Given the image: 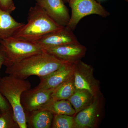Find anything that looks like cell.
Segmentation results:
<instances>
[{
	"label": "cell",
	"instance_id": "7",
	"mask_svg": "<svg viewBox=\"0 0 128 128\" xmlns=\"http://www.w3.org/2000/svg\"><path fill=\"white\" fill-rule=\"evenodd\" d=\"M54 90L34 88L23 92L21 102L25 113L41 109L52 99Z\"/></svg>",
	"mask_w": 128,
	"mask_h": 128
},
{
	"label": "cell",
	"instance_id": "13",
	"mask_svg": "<svg viewBox=\"0 0 128 128\" xmlns=\"http://www.w3.org/2000/svg\"><path fill=\"white\" fill-rule=\"evenodd\" d=\"M25 114L28 128H51L54 115L49 111L39 109L25 112Z\"/></svg>",
	"mask_w": 128,
	"mask_h": 128
},
{
	"label": "cell",
	"instance_id": "8",
	"mask_svg": "<svg viewBox=\"0 0 128 128\" xmlns=\"http://www.w3.org/2000/svg\"><path fill=\"white\" fill-rule=\"evenodd\" d=\"M78 42L73 31L66 27L44 35L34 43L43 50Z\"/></svg>",
	"mask_w": 128,
	"mask_h": 128
},
{
	"label": "cell",
	"instance_id": "16",
	"mask_svg": "<svg viewBox=\"0 0 128 128\" xmlns=\"http://www.w3.org/2000/svg\"><path fill=\"white\" fill-rule=\"evenodd\" d=\"M95 98L86 90H76L68 99L76 111V114L91 104Z\"/></svg>",
	"mask_w": 128,
	"mask_h": 128
},
{
	"label": "cell",
	"instance_id": "26",
	"mask_svg": "<svg viewBox=\"0 0 128 128\" xmlns=\"http://www.w3.org/2000/svg\"><path fill=\"white\" fill-rule=\"evenodd\" d=\"M0 113H1V112H0Z\"/></svg>",
	"mask_w": 128,
	"mask_h": 128
},
{
	"label": "cell",
	"instance_id": "11",
	"mask_svg": "<svg viewBox=\"0 0 128 128\" xmlns=\"http://www.w3.org/2000/svg\"><path fill=\"white\" fill-rule=\"evenodd\" d=\"M44 51L64 61L74 63L81 60L85 57L87 48L78 42L51 48Z\"/></svg>",
	"mask_w": 128,
	"mask_h": 128
},
{
	"label": "cell",
	"instance_id": "25",
	"mask_svg": "<svg viewBox=\"0 0 128 128\" xmlns=\"http://www.w3.org/2000/svg\"></svg>",
	"mask_w": 128,
	"mask_h": 128
},
{
	"label": "cell",
	"instance_id": "22",
	"mask_svg": "<svg viewBox=\"0 0 128 128\" xmlns=\"http://www.w3.org/2000/svg\"><path fill=\"white\" fill-rule=\"evenodd\" d=\"M5 61V56L4 53L0 46V70L2 65H4Z\"/></svg>",
	"mask_w": 128,
	"mask_h": 128
},
{
	"label": "cell",
	"instance_id": "23",
	"mask_svg": "<svg viewBox=\"0 0 128 128\" xmlns=\"http://www.w3.org/2000/svg\"><path fill=\"white\" fill-rule=\"evenodd\" d=\"M67 2H69V1H70V0H65Z\"/></svg>",
	"mask_w": 128,
	"mask_h": 128
},
{
	"label": "cell",
	"instance_id": "6",
	"mask_svg": "<svg viewBox=\"0 0 128 128\" xmlns=\"http://www.w3.org/2000/svg\"><path fill=\"white\" fill-rule=\"evenodd\" d=\"M93 72L91 66L81 60L75 63L73 76L76 90H86L95 97L99 96V83Z\"/></svg>",
	"mask_w": 128,
	"mask_h": 128
},
{
	"label": "cell",
	"instance_id": "10",
	"mask_svg": "<svg viewBox=\"0 0 128 128\" xmlns=\"http://www.w3.org/2000/svg\"><path fill=\"white\" fill-rule=\"evenodd\" d=\"M36 4L57 23L66 26L70 18L68 10L63 0H36Z\"/></svg>",
	"mask_w": 128,
	"mask_h": 128
},
{
	"label": "cell",
	"instance_id": "15",
	"mask_svg": "<svg viewBox=\"0 0 128 128\" xmlns=\"http://www.w3.org/2000/svg\"><path fill=\"white\" fill-rule=\"evenodd\" d=\"M40 109L48 110L54 115L65 114L73 116L76 114L75 110L68 100H54L52 99Z\"/></svg>",
	"mask_w": 128,
	"mask_h": 128
},
{
	"label": "cell",
	"instance_id": "3",
	"mask_svg": "<svg viewBox=\"0 0 128 128\" xmlns=\"http://www.w3.org/2000/svg\"><path fill=\"white\" fill-rule=\"evenodd\" d=\"M31 87L29 81L18 79L11 75L0 80V92L10 105L20 128H28L21 99L23 92Z\"/></svg>",
	"mask_w": 128,
	"mask_h": 128
},
{
	"label": "cell",
	"instance_id": "18",
	"mask_svg": "<svg viewBox=\"0 0 128 128\" xmlns=\"http://www.w3.org/2000/svg\"><path fill=\"white\" fill-rule=\"evenodd\" d=\"M51 127L53 128H76L74 117L65 114L54 115Z\"/></svg>",
	"mask_w": 128,
	"mask_h": 128
},
{
	"label": "cell",
	"instance_id": "24",
	"mask_svg": "<svg viewBox=\"0 0 128 128\" xmlns=\"http://www.w3.org/2000/svg\"><path fill=\"white\" fill-rule=\"evenodd\" d=\"M125 1H126L128 2V0H125Z\"/></svg>",
	"mask_w": 128,
	"mask_h": 128
},
{
	"label": "cell",
	"instance_id": "17",
	"mask_svg": "<svg viewBox=\"0 0 128 128\" xmlns=\"http://www.w3.org/2000/svg\"><path fill=\"white\" fill-rule=\"evenodd\" d=\"M73 76L56 88L52 94V99L54 100H68L75 92Z\"/></svg>",
	"mask_w": 128,
	"mask_h": 128
},
{
	"label": "cell",
	"instance_id": "19",
	"mask_svg": "<svg viewBox=\"0 0 128 128\" xmlns=\"http://www.w3.org/2000/svg\"><path fill=\"white\" fill-rule=\"evenodd\" d=\"M0 128H20L12 108L7 112L0 113Z\"/></svg>",
	"mask_w": 128,
	"mask_h": 128
},
{
	"label": "cell",
	"instance_id": "9",
	"mask_svg": "<svg viewBox=\"0 0 128 128\" xmlns=\"http://www.w3.org/2000/svg\"><path fill=\"white\" fill-rule=\"evenodd\" d=\"M75 63L66 62L56 71L45 76L40 77V82L35 88L54 90L73 76Z\"/></svg>",
	"mask_w": 128,
	"mask_h": 128
},
{
	"label": "cell",
	"instance_id": "4",
	"mask_svg": "<svg viewBox=\"0 0 128 128\" xmlns=\"http://www.w3.org/2000/svg\"><path fill=\"white\" fill-rule=\"evenodd\" d=\"M0 46L4 54V65L7 68L44 51L34 42L12 37L0 40Z\"/></svg>",
	"mask_w": 128,
	"mask_h": 128
},
{
	"label": "cell",
	"instance_id": "14",
	"mask_svg": "<svg viewBox=\"0 0 128 128\" xmlns=\"http://www.w3.org/2000/svg\"><path fill=\"white\" fill-rule=\"evenodd\" d=\"M25 24L16 22L10 13L0 8V40L12 37Z\"/></svg>",
	"mask_w": 128,
	"mask_h": 128
},
{
	"label": "cell",
	"instance_id": "1",
	"mask_svg": "<svg viewBox=\"0 0 128 128\" xmlns=\"http://www.w3.org/2000/svg\"><path fill=\"white\" fill-rule=\"evenodd\" d=\"M66 62L44 50L7 67L6 73L22 80L32 76L40 78L56 71Z\"/></svg>",
	"mask_w": 128,
	"mask_h": 128
},
{
	"label": "cell",
	"instance_id": "12",
	"mask_svg": "<svg viewBox=\"0 0 128 128\" xmlns=\"http://www.w3.org/2000/svg\"><path fill=\"white\" fill-rule=\"evenodd\" d=\"M99 96L95 97L90 105L80 111L74 117L76 128H96L101 107Z\"/></svg>",
	"mask_w": 128,
	"mask_h": 128
},
{
	"label": "cell",
	"instance_id": "20",
	"mask_svg": "<svg viewBox=\"0 0 128 128\" xmlns=\"http://www.w3.org/2000/svg\"><path fill=\"white\" fill-rule=\"evenodd\" d=\"M0 8L10 14L16 9L13 0H0Z\"/></svg>",
	"mask_w": 128,
	"mask_h": 128
},
{
	"label": "cell",
	"instance_id": "2",
	"mask_svg": "<svg viewBox=\"0 0 128 128\" xmlns=\"http://www.w3.org/2000/svg\"><path fill=\"white\" fill-rule=\"evenodd\" d=\"M64 27L54 20L42 8L36 4L29 10L28 23L12 37L34 42L48 34Z\"/></svg>",
	"mask_w": 128,
	"mask_h": 128
},
{
	"label": "cell",
	"instance_id": "21",
	"mask_svg": "<svg viewBox=\"0 0 128 128\" xmlns=\"http://www.w3.org/2000/svg\"><path fill=\"white\" fill-rule=\"evenodd\" d=\"M12 108L6 99L0 92V112L1 113L4 112Z\"/></svg>",
	"mask_w": 128,
	"mask_h": 128
},
{
	"label": "cell",
	"instance_id": "5",
	"mask_svg": "<svg viewBox=\"0 0 128 128\" xmlns=\"http://www.w3.org/2000/svg\"><path fill=\"white\" fill-rule=\"evenodd\" d=\"M72 15L66 27L74 31L80 20L86 16L96 14L105 18L110 16L108 12L95 0H70Z\"/></svg>",
	"mask_w": 128,
	"mask_h": 128
}]
</instances>
